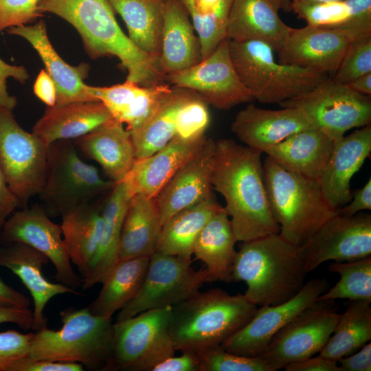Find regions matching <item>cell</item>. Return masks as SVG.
I'll list each match as a JSON object with an SVG mask.
<instances>
[{
    "mask_svg": "<svg viewBox=\"0 0 371 371\" xmlns=\"http://www.w3.org/2000/svg\"><path fill=\"white\" fill-rule=\"evenodd\" d=\"M236 242L230 218L223 207L205 224L193 251V255L205 264L211 282L232 281Z\"/></svg>",
    "mask_w": 371,
    "mask_h": 371,
    "instance_id": "d6a6232c",
    "label": "cell"
},
{
    "mask_svg": "<svg viewBox=\"0 0 371 371\" xmlns=\"http://www.w3.org/2000/svg\"><path fill=\"white\" fill-rule=\"evenodd\" d=\"M102 205L95 201L62 215V235L67 252L82 278L99 247L103 227Z\"/></svg>",
    "mask_w": 371,
    "mask_h": 371,
    "instance_id": "1f68e13d",
    "label": "cell"
},
{
    "mask_svg": "<svg viewBox=\"0 0 371 371\" xmlns=\"http://www.w3.org/2000/svg\"><path fill=\"white\" fill-rule=\"evenodd\" d=\"M34 93L47 106L56 103V88L49 75L44 69L38 73L33 87Z\"/></svg>",
    "mask_w": 371,
    "mask_h": 371,
    "instance_id": "9f6ffc18",
    "label": "cell"
},
{
    "mask_svg": "<svg viewBox=\"0 0 371 371\" xmlns=\"http://www.w3.org/2000/svg\"><path fill=\"white\" fill-rule=\"evenodd\" d=\"M284 369L286 371H340L337 361L320 355L291 363Z\"/></svg>",
    "mask_w": 371,
    "mask_h": 371,
    "instance_id": "db71d44e",
    "label": "cell"
},
{
    "mask_svg": "<svg viewBox=\"0 0 371 371\" xmlns=\"http://www.w3.org/2000/svg\"><path fill=\"white\" fill-rule=\"evenodd\" d=\"M74 143L116 183L124 179L136 159L130 132L114 119L76 139Z\"/></svg>",
    "mask_w": 371,
    "mask_h": 371,
    "instance_id": "f1b7e54d",
    "label": "cell"
},
{
    "mask_svg": "<svg viewBox=\"0 0 371 371\" xmlns=\"http://www.w3.org/2000/svg\"><path fill=\"white\" fill-rule=\"evenodd\" d=\"M85 367L78 363L46 359L34 360L27 357L15 363L10 371H84Z\"/></svg>",
    "mask_w": 371,
    "mask_h": 371,
    "instance_id": "681fc988",
    "label": "cell"
},
{
    "mask_svg": "<svg viewBox=\"0 0 371 371\" xmlns=\"http://www.w3.org/2000/svg\"><path fill=\"white\" fill-rule=\"evenodd\" d=\"M47 145L0 105V169L21 207L38 194L44 181Z\"/></svg>",
    "mask_w": 371,
    "mask_h": 371,
    "instance_id": "7c38bea8",
    "label": "cell"
},
{
    "mask_svg": "<svg viewBox=\"0 0 371 371\" xmlns=\"http://www.w3.org/2000/svg\"><path fill=\"white\" fill-rule=\"evenodd\" d=\"M12 323L27 330L33 325V312L29 308L0 307V324Z\"/></svg>",
    "mask_w": 371,
    "mask_h": 371,
    "instance_id": "6f0895ef",
    "label": "cell"
},
{
    "mask_svg": "<svg viewBox=\"0 0 371 371\" xmlns=\"http://www.w3.org/2000/svg\"><path fill=\"white\" fill-rule=\"evenodd\" d=\"M21 243L43 254L55 268L58 282L76 289L82 279L76 273L65 249L60 225L54 223L41 205L14 212L0 232V243Z\"/></svg>",
    "mask_w": 371,
    "mask_h": 371,
    "instance_id": "2e32d148",
    "label": "cell"
},
{
    "mask_svg": "<svg viewBox=\"0 0 371 371\" xmlns=\"http://www.w3.org/2000/svg\"><path fill=\"white\" fill-rule=\"evenodd\" d=\"M327 287L326 279L314 278L306 282L300 291L290 300L258 308L251 319L221 346L238 355L260 356L273 337L299 313L313 304L327 290Z\"/></svg>",
    "mask_w": 371,
    "mask_h": 371,
    "instance_id": "e0dca14e",
    "label": "cell"
},
{
    "mask_svg": "<svg viewBox=\"0 0 371 371\" xmlns=\"http://www.w3.org/2000/svg\"><path fill=\"white\" fill-rule=\"evenodd\" d=\"M328 270L339 275V281L317 300L347 299L371 302V256L349 262H335Z\"/></svg>",
    "mask_w": 371,
    "mask_h": 371,
    "instance_id": "60d3db41",
    "label": "cell"
},
{
    "mask_svg": "<svg viewBox=\"0 0 371 371\" xmlns=\"http://www.w3.org/2000/svg\"><path fill=\"white\" fill-rule=\"evenodd\" d=\"M150 257L120 260L104 280L97 297L87 306L97 316L111 319L139 291Z\"/></svg>",
    "mask_w": 371,
    "mask_h": 371,
    "instance_id": "8d00e7d4",
    "label": "cell"
},
{
    "mask_svg": "<svg viewBox=\"0 0 371 371\" xmlns=\"http://www.w3.org/2000/svg\"><path fill=\"white\" fill-rule=\"evenodd\" d=\"M210 282L206 269H194L191 259L154 252L139 291L118 311L115 322L146 311L172 307Z\"/></svg>",
    "mask_w": 371,
    "mask_h": 371,
    "instance_id": "30bf717a",
    "label": "cell"
},
{
    "mask_svg": "<svg viewBox=\"0 0 371 371\" xmlns=\"http://www.w3.org/2000/svg\"><path fill=\"white\" fill-rule=\"evenodd\" d=\"M40 0H0V32L12 27L35 22L43 14Z\"/></svg>",
    "mask_w": 371,
    "mask_h": 371,
    "instance_id": "bcb514c9",
    "label": "cell"
},
{
    "mask_svg": "<svg viewBox=\"0 0 371 371\" xmlns=\"http://www.w3.org/2000/svg\"><path fill=\"white\" fill-rule=\"evenodd\" d=\"M32 334L13 330L0 332V371H10L15 363L27 357Z\"/></svg>",
    "mask_w": 371,
    "mask_h": 371,
    "instance_id": "7dc6e473",
    "label": "cell"
},
{
    "mask_svg": "<svg viewBox=\"0 0 371 371\" xmlns=\"http://www.w3.org/2000/svg\"><path fill=\"white\" fill-rule=\"evenodd\" d=\"M181 0H164L161 54L164 74L188 69L201 61L199 38Z\"/></svg>",
    "mask_w": 371,
    "mask_h": 371,
    "instance_id": "83f0119b",
    "label": "cell"
},
{
    "mask_svg": "<svg viewBox=\"0 0 371 371\" xmlns=\"http://www.w3.org/2000/svg\"><path fill=\"white\" fill-rule=\"evenodd\" d=\"M7 32L25 38L37 52L56 85V104L96 100L87 91V85L83 81L88 76L89 65L81 63L74 67L63 60L51 44L43 19L34 25L10 27Z\"/></svg>",
    "mask_w": 371,
    "mask_h": 371,
    "instance_id": "603a6c76",
    "label": "cell"
},
{
    "mask_svg": "<svg viewBox=\"0 0 371 371\" xmlns=\"http://www.w3.org/2000/svg\"><path fill=\"white\" fill-rule=\"evenodd\" d=\"M370 153V124L334 142L318 179L322 191L332 207L338 210L352 199L350 181Z\"/></svg>",
    "mask_w": 371,
    "mask_h": 371,
    "instance_id": "44dd1931",
    "label": "cell"
},
{
    "mask_svg": "<svg viewBox=\"0 0 371 371\" xmlns=\"http://www.w3.org/2000/svg\"><path fill=\"white\" fill-rule=\"evenodd\" d=\"M62 327L32 334L27 358L73 362L95 371H113L114 328L112 319L92 314L87 307L60 313Z\"/></svg>",
    "mask_w": 371,
    "mask_h": 371,
    "instance_id": "5b68a950",
    "label": "cell"
},
{
    "mask_svg": "<svg viewBox=\"0 0 371 371\" xmlns=\"http://www.w3.org/2000/svg\"><path fill=\"white\" fill-rule=\"evenodd\" d=\"M257 308L243 294L230 295L218 288L198 291L171 308L168 330L175 348L197 354L222 345Z\"/></svg>",
    "mask_w": 371,
    "mask_h": 371,
    "instance_id": "277c9868",
    "label": "cell"
},
{
    "mask_svg": "<svg viewBox=\"0 0 371 371\" xmlns=\"http://www.w3.org/2000/svg\"><path fill=\"white\" fill-rule=\"evenodd\" d=\"M291 9L308 26L371 32V0H291Z\"/></svg>",
    "mask_w": 371,
    "mask_h": 371,
    "instance_id": "d590c367",
    "label": "cell"
},
{
    "mask_svg": "<svg viewBox=\"0 0 371 371\" xmlns=\"http://www.w3.org/2000/svg\"><path fill=\"white\" fill-rule=\"evenodd\" d=\"M302 247L304 268L311 272L322 263L349 262L371 256V215L339 213L324 222Z\"/></svg>",
    "mask_w": 371,
    "mask_h": 371,
    "instance_id": "9a60e30c",
    "label": "cell"
},
{
    "mask_svg": "<svg viewBox=\"0 0 371 371\" xmlns=\"http://www.w3.org/2000/svg\"><path fill=\"white\" fill-rule=\"evenodd\" d=\"M222 207L212 194L205 200L175 213L162 224L155 252L191 259L199 234Z\"/></svg>",
    "mask_w": 371,
    "mask_h": 371,
    "instance_id": "e575fe53",
    "label": "cell"
},
{
    "mask_svg": "<svg viewBox=\"0 0 371 371\" xmlns=\"http://www.w3.org/2000/svg\"><path fill=\"white\" fill-rule=\"evenodd\" d=\"M194 93L188 89L172 86L171 91L146 120L130 132L136 159L152 155L172 139L178 111Z\"/></svg>",
    "mask_w": 371,
    "mask_h": 371,
    "instance_id": "f35d334b",
    "label": "cell"
},
{
    "mask_svg": "<svg viewBox=\"0 0 371 371\" xmlns=\"http://www.w3.org/2000/svg\"><path fill=\"white\" fill-rule=\"evenodd\" d=\"M333 144L324 133L311 128L291 135L264 153L287 170L318 180Z\"/></svg>",
    "mask_w": 371,
    "mask_h": 371,
    "instance_id": "4dcf8cb0",
    "label": "cell"
},
{
    "mask_svg": "<svg viewBox=\"0 0 371 371\" xmlns=\"http://www.w3.org/2000/svg\"><path fill=\"white\" fill-rule=\"evenodd\" d=\"M21 205L0 169V232L9 216Z\"/></svg>",
    "mask_w": 371,
    "mask_h": 371,
    "instance_id": "11a10c76",
    "label": "cell"
},
{
    "mask_svg": "<svg viewBox=\"0 0 371 371\" xmlns=\"http://www.w3.org/2000/svg\"><path fill=\"white\" fill-rule=\"evenodd\" d=\"M280 10L285 12H291V0H275Z\"/></svg>",
    "mask_w": 371,
    "mask_h": 371,
    "instance_id": "94428289",
    "label": "cell"
},
{
    "mask_svg": "<svg viewBox=\"0 0 371 371\" xmlns=\"http://www.w3.org/2000/svg\"><path fill=\"white\" fill-rule=\"evenodd\" d=\"M229 51L234 69L254 100L278 104L297 98L315 88L328 75L280 63L274 50L258 41L229 40Z\"/></svg>",
    "mask_w": 371,
    "mask_h": 371,
    "instance_id": "52a82bcc",
    "label": "cell"
},
{
    "mask_svg": "<svg viewBox=\"0 0 371 371\" xmlns=\"http://www.w3.org/2000/svg\"><path fill=\"white\" fill-rule=\"evenodd\" d=\"M10 77L24 83L29 76L23 66L12 65L0 58V105L13 110L17 104V100L14 96L8 93L6 87V80Z\"/></svg>",
    "mask_w": 371,
    "mask_h": 371,
    "instance_id": "c3c4849f",
    "label": "cell"
},
{
    "mask_svg": "<svg viewBox=\"0 0 371 371\" xmlns=\"http://www.w3.org/2000/svg\"><path fill=\"white\" fill-rule=\"evenodd\" d=\"M262 167L268 203L279 234L294 245H304L338 210L329 205L318 180L287 170L268 156Z\"/></svg>",
    "mask_w": 371,
    "mask_h": 371,
    "instance_id": "8992f818",
    "label": "cell"
},
{
    "mask_svg": "<svg viewBox=\"0 0 371 371\" xmlns=\"http://www.w3.org/2000/svg\"><path fill=\"white\" fill-rule=\"evenodd\" d=\"M236 251L232 281H243L244 296L255 305H274L294 297L305 284L302 247L279 233L242 242Z\"/></svg>",
    "mask_w": 371,
    "mask_h": 371,
    "instance_id": "3957f363",
    "label": "cell"
},
{
    "mask_svg": "<svg viewBox=\"0 0 371 371\" xmlns=\"http://www.w3.org/2000/svg\"><path fill=\"white\" fill-rule=\"evenodd\" d=\"M336 310L335 301L316 300L282 328L259 357L276 371L319 353L339 320Z\"/></svg>",
    "mask_w": 371,
    "mask_h": 371,
    "instance_id": "4fadbf2b",
    "label": "cell"
},
{
    "mask_svg": "<svg viewBox=\"0 0 371 371\" xmlns=\"http://www.w3.org/2000/svg\"><path fill=\"white\" fill-rule=\"evenodd\" d=\"M128 29V38L140 50L159 60L164 0H109Z\"/></svg>",
    "mask_w": 371,
    "mask_h": 371,
    "instance_id": "74e56055",
    "label": "cell"
},
{
    "mask_svg": "<svg viewBox=\"0 0 371 371\" xmlns=\"http://www.w3.org/2000/svg\"><path fill=\"white\" fill-rule=\"evenodd\" d=\"M275 0H234L227 18V37L237 42L258 41L278 52L291 30L278 14Z\"/></svg>",
    "mask_w": 371,
    "mask_h": 371,
    "instance_id": "d4e9b609",
    "label": "cell"
},
{
    "mask_svg": "<svg viewBox=\"0 0 371 371\" xmlns=\"http://www.w3.org/2000/svg\"><path fill=\"white\" fill-rule=\"evenodd\" d=\"M311 128H315L300 109H265L253 102L240 110L231 124L243 145L262 153L291 135Z\"/></svg>",
    "mask_w": 371,
    "mask_h": 371,
    "instance_id": "ffe728a7",
    "label": "cell"
},
{
    "mask_svg": "<svg viewBox=\"0 0 371 371\" xmlns=\"http://www.w3.org/2000/svg\"><path fill=\"white\" fill-rule=\"evenodd\" d=\"M208 106L194 92L178 111L174 137L184 140H196L205 137V131L210 122Z\"/></svg>",
    "mask_w": 371,
    "mask_h": 371,
    "instance_id": "ee69618b",
    "label": "cell"
},
{
    "mask_svg": "<svg viewBox=\"0 0 371 371\" xmlns=\"http://www.w3.org/2000/svg\"><path fill=\"white\" fill-rule=\"evenodd\" d=\"M369 73H371V32L361 35L350 44L331 78L338 84L347 85Z\"/></svg>",
    "mask_w": 371,
    "mask_h": 371,
    "instance_id": "f6af8a7d",
    "label": "cell"
},
{
    "mask_svg": "<svg viewBox=\"0 0 371 371\" xmlns=\"http://www.w3.org/2000/svg\"><path fill=\"white\" fill-rule=\"evenodd\" d=\"M346 85L355 92L370 96L371 73L361 76L352 80Z\"/></svg>",
    "mask_w": 371,
    "mask_h": 371,
    "instance_id": "91938a15",
    "label": "cell"
},
{
    "mask_svg": "<svg viewBox=\"0 0 371 371\" xmlns=\"http://www.w3.org/2000/svg\"><path fill=\"white\" fill-rule=\"evenodd\" d=\"M171 308L146 311L113 323V371H153L175 355L168 330Z\"/></svg>",
    "mask_w": 371,
    "mask_h": 371,
    "instance_id": "9c48e42d",
    "label": "cell"
},
{
    "mask_svg": "<svg viewBox=\"0 0 371 371\" xmlns=\"http://www.w3.org/2000/svg\"><path fill=\"white\" fill-rule=\"evenodd\" d=\"M184 140L177 137L163 148L141 159H136L122 181L131 197L143 194L155 198L177 170L204 144L206 139Z\"/></svg>",
    "mask_w": 371,
    "mask_h": 371,
    "instance_id": "cb8c5ba5",
    "label": "cell"
},
{
    "mask_svg": "<svg viewBox=\"0 0 371 371\" xmlns=\"http://www.w3.org/2000/svg\"><path fill=\"white\" fill-rule=\"evenodd\" d=\"M153 371H201L200 363L196 353L181 352L179 356L173 355L157 365Z\"/></svg>",
    "mask_w": 371,
    "mask_h": 371,
    "instance_id": "f907efd6",
    "label": "cell"
},
{
    "mask_svg": "<svg viewBox=\"0 0 371 371\" xmlns=\"http://www.w3.org/2000/svg\"><path fill=\"white\" fill-rule=\"evenodd\" d=\"M229 39H224L207 58L181 71L165 76L170 85L190 89L209 106L220 110L254 100L243 85L232 63Z\"/></svg>",
    "mask_w": 371,
    "mask_h": 371,
    "instance_id": "5bb4252c",
    "label": "cell"
},
{
    "mask_svg": "<svg viewBox=\"0 0 371 371\" xmlns=\"http://www.w3.org/2000/svg\"><path fill=\"white\" fill-rule=\"evenodd\" d=\"M370 340V302L350 301L344 312L340 313L333 334L319 355L337 362Z\"/></svg>",
    "mask_w": 371,
    "mask_h": 371,
    "instance_id": "ab89813d",
    "label": "cell"
},
{
    "mask_svg": "<svg viewBox=\"0 0 371 371\" xmlns=\"http://www.w3.org/2000/svg\"><path fill=\"white\" fill-rule=\"evenodd\" d=\"M302 110L315 129L333 142L352 128L371 122L370 95L354 91L328 78L311 91L279 104Z\"/></svg>",
    "mask_w": 371,
    "mask_h": 371,
    "instance_id": "8fae6325",
    "label": "cell"
},
{
    "mask_svg": "<svg viewBox=\"0 0 371 371\" xmlns=\"http://www.w3.org/2000/svg\"><path fill=\"white\" fill-rule=\"evenodd\" d=\"M161 227L155 198L132 196L122 225L118 261L150 257L155 251Z\"/></svg>",
    "mask_w": 371,
    "mask_h": 371,
    "instance_id": "836d02e7",
    "label": "cell"
},
{
    "mask_svg": "<svg viewBox=\"0 0 371 371\" xmlns=\"http://www.w3.org/2000/svg\"><path fill=\"white\" fill-rule=\"evenodd\" d=\"M172 89L168 83L141 86L125 80L110 87L87 85V91L100 101L116 121L132 131L139 127Z\"/></svg>",
    "mask_w": 371,
    "mask_h": 371,
    "instance_id": "484cf974",
    "label": "cell"
},
{
    "mask_svg": "<svg viewBox=\"0 0 371 371\" xmlns=\"http://www.w3.org/2000/svg\"><path fill=\"white\" fill-rule=\"evenodd\" d=\"M303 1L308 2H326V1H338V0H300Z\"/></svg>",
    "mask_w": 371,
    "mask_h": 371,
    "instance_id": "be15d7a7",
    "label": "cell"
},
{
    "mask_svg": "<svg viewBox=\"0 0 371 371\" xmlns=\"http://www.w3.org/2000/svg\"><path fill=\"white\" fill-rule=\"evenodd\" d=\"M48 261L43 254L26 244L10 243L0 246V267L14 273L32 297V330L34 331L47 328L44 310L51 299L62 294H79L75 289L59 282H52L45 277L43 267Z\"/></svg>",
    "mask_w": 371,
    "mask_h": 371,
    "instance_id": "7402d4cb",
    "label": "cell"
},
{
    "mask_svg": "<svg viewBox=\"0 0 371 371\" xmlns=\"http://www.w3.org/2000/svg\"><path fill=\"white\" fill-rule=\"evenodd\" d=\"M113 117L98 100L74 102L47 106L32 133L46 145L58 140L76 139Z\"/></svg>",
    "mask_w": 371,
    "mask_h": 371,
    "instance_id": "4316f807",
    "label": "cell"
},
{
    "mask_svg": "<svg viewBox=\"0 0 371 371\" xmlns=\"http://www.w3.org/2000/svg\"><path fill=\"white\" fill-rule=\"evenodd\" d=\"M130 199L121 181L115 184L103 203L102 237L88 271L82 278L83 289L101 284L117 263L122 228Z\"/></svg>",
    "mask_w": 371,
    "mask_h": 371,
    "instance_id": "f546056e",
    "label": "cell"
},
{
    "mask_svg": "<svg viewBox=\"0 0 371 371\" xmlns=\"http://www.w3.org/2000/svg\"><path fill=\"white\" fill-rule=\"evenodd\" d=\"M352 199L343 207L338 209V213L352 216L363 210L371 209V179L369 178L361 188L352 192Z\"/></svg>",
    "mask_w": 371,
    "mask_h": 371,
    "instance_id": "f5cc1de1",
    "label": "cell"
},
{
    "mask_svg": "<svg viewBox=\"0 0 371 371\" xmlns=\"http://www.w3.org/2000/svg\"><path fill=\"white\" fill-rule=\"evenodd\" d=\"M185 5L201 45V60L211 54L227 37V23L234 0H222L214 10L200 0H181Z\"/></svg>",
    "mask_w": 371,
    "mask_h": 371,
    "instance_id": "b9f144b4",
    "label": "cell"
},
{
    "mask_svg": "<svg viewBox=\"0 0 371 371\" xmlns=\"http://www.w3.org/2000/svg\"><path fill=\"white\" fill-rule=\"evenodd\" d=\"M221 1L222 0H200L202 5L208 10L214 9Z\"/></svg>",
    "mask_w": 371,
    "mask_h": 371,
    "instance_id": "6125c7cd",
    "label": "cell"
},
{
    "mask_svg": "<svg viewBox=\"0 0 371 371\" xmlns=\"http://www.w3.org/2000/svg\"><path fill=\"white\" fill-rule=\"evenodd\" d=\"M30 300L22 293L5 284L0 278V307L29 308Z\"/></svg>",
    "mask_w": 371,
    "mask_h": 371,
    "instance_id": "680465c9",
    "label": "cell"
},
{
    "mask_svg": "<svg viewBox=\"0 0 371 371\" xmlns=\"http://www.w3.org/2000/svg\"><path fill=\"white\" fill-rule=\"evenodd\" d=\"M38 10L70 23L91 58L117 57L127 71L126 80L145 87L166 82L159 60L137 48L123 32L109 0H40Z\"/></svg>",
    "mask_w": 371,
    "mask_h": 371,
    "instance_id": "7a4b0ae2",
    "label": "cell"
},
{
    "mask_svg": "<svg viewBox=\"0 0 371 371\" xmlns=\"http://www.w3.org/2000/svg\"><path fill=\"white\" fill-rule=\"evenodd\" d=\"M196 355L201 371H271L260 357L238 355L221 345L204 349Z\"/></svg>",
    "mask_w": 371,
    "mask_h": 371,
    "instance_id": "7bdbcfd3",
    "label": "cell"
},
{
    "mask_svg": "<svg viewBox=\"0 0 371 371\" xmlns=\"http://www.w3.org/2000/svg\"><path fill=\"white\" fill-rule=\"evenodd\" d=\"M337 364L340 371H370V341L355 352L339 359Z\"/></svg>",
    "mask_w": 371,
    "mask_h": 371,
    "instance_id": "816d5d0a",
    "label": "cell"
},
{
    "mask_svg": "<svg viewBox=\"0 0 371 371\" xmlns=\"http://www.w3.org/2000/svg\"><path fill=\"white\" fill-rule=\"evenodd\" d=\"M214 150L215 141L207 137L157 194L155 201L161 225L175 213L213 194L212 170Z\"/></svg>",
    "mask_w": 371,
    "mask_h": 371,
    "instance_id": "d6986e66",
    "label": "cell"
},
{
    "mask_svg": "<svg viewBox=\"0 0 371 371\" xmlns=\"http://www.w3.org/2000/svg\"><path fill=\"white\" fill-rule=\"evenodd\" d=\"M261 154L232 139L215 141L212 188L225 201L237 241L280 232L268 203Z\"/></svg>",
    "mask_w": 371,
    "mask_h": 371,
    "instance_id": "6da1fadb",
    "label": "cell"
},
{
    "mask_svg": "<svg viewBox=\"0 0 371 371\" xmlns=\"http://www.w3.org/2000/svg\"><path fill=\"white\" fill-rule=\"evenodd\" d=\"M371 32L334 30L306 25L291 27L278 62L333 76L350 44Z\"/></svg>",
    "mask_w": 371,
    "mask_h": 371,
    "instance_id": "ac0fdd59",
    "label": "cell"
},
{
    "mask_svg": "<svg viewBox=\"0 0 371 371\" xmlns=\"http://www.w3.org/2000/svg\"><path fill=\"white\" fill-rule=\"evenodd\" d=\"M116 183L102 179L97 168L81 159L74 143L58 140L47 146L44 181L37 195L46 214L54 218L95 201Z\"/></svg>",
    "mask_w": 371,
    "mask_h": 371,
    "instance_id": "ba28073f",
    "label": "cell"
}]
</instances>
